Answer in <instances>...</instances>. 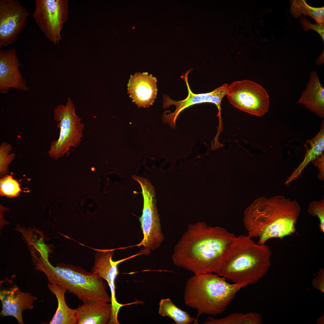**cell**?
Returning <instances> with one entry per match:
<instances>
[{
    "mask_svg": "<svg viewBox=\"0 0 324 324\" xmlns=\"http://www.w3.org/2000/svg\"><path fill=\"white\" fill-rule=\"evenodd\" d=\"M236 236L224 228L209 226L204 222L190 224L175 246L172 260L195 275L217 274Z\"/></svg>",
    "mask_w": 324,
    "mask_h": 324,
    "instance_id": "cell-1",
    "label": "cell"
},
{
    "mask_svg": "<svg viewBox=\"0 0 324 324\" xmlns=\"http://www.w3.org/2000/svg\"><path fill=\"white\" fill-rule=\"evenodd\" d=\"M301 210L296 201L282 196L258 199L245 212L243 221L248 236L258 238L257 244L263 245L270 239L291 235Z\"/></svg>",
    "mask_w": 324,
    "mask_h": 324,
    "instance_id": "cell-2",
    "label": "cell"
},
{
    "mask_svg": "<svg viewBox=\"0 0 324 324\" xmlns=\"http://www.w3.org/2000/svg\"><path fill=\"white\" fill-rule=\"evenodd\" d=\"M271 254L268 245L256 243L248 236H236L217 274L235 284L256 283L267 273Z\"/></svg>",
    "mask_w": 324,
    "mask_h": 324,
    "instance_id": "cell-3",
    "label": "cell"
},
{
    "mask_svg": "<svg viewBox=\"0 0 324 324\" xmlns=\"http://www.w3.org/2000/svg\"><path fill=\"white\" fill-rule=\"evenodd\" d=\"M226 279L209 272L194 275L187 280L183 298L185 303L196 309L198 317L201 314L216 315L223 313L244 284H231Z\"/></svg>",
    "mask_w": 324,
    "mask_h": 324,
    "instance_id": "cell-4",
    "label": "cell"
},
{
    "mask_svg": "<svg viewBox=\"0 0 324 324\" xmlns=\"http://www.w3.org/2000/svg\"><path fill=\"white\" fill-rule=\"evenodd\" d=\"M39 270L45 273L50 283L61 285L83 303L99 300L111 303V297L106 291V284L102 278L92 272L65 264L54 267L46 262L40 265Z\"/></svg>",
    "mask_w": 324,
    "mask_h": 324,
    "instance_id": "cell-5",
    "label": "cell"
},
{
    "mask_svg": "<svg viewBox=\"0 0 324 324\" xmlns=\"http://www.w3.org/2000/svg\"><path fill=\"white\" fill-rule=\"evenodd\" d=\"M54 118L60 129L58 138L51 142L48 151L51 158L58 159L66 154L68 155L70 147L77 146L83 136L84 124L75 113V108L70 98L66 104L58 105L54 109Z\"/></svg>",
    "mask_w": 324,
    "mask_h": 324,
    "instance_id": "cell-6",
    "label": "cell"
},
{
    "mask_svg": "<svg viewBox=\"0 0 324 324\" xmlns=\"http://www.w3.org/2000/svg\"><path fill=\"white\" fill-rule=\"evenodd\" d=\"M132 178L140 184L143 199L142 214L139 218L143 238L136 246L154 250L160 245L164 239L156 207L155 189L147 178L136 175Z\"/></svg>",
    "mask_w": 324,
    "mask_h": 324,
    "instance_id": "cell-7",
    "label": "cell"
},
{
    "mask_svg": "<svg viewBox=\"0 0 324 324\" xmlns=\"http://www.w3.org/2000/svg\"><path fill=\"white\" fill-rule=\"evenodd\" d=\"M226 95L232 105L252 115L261 117L268 110L269 98L266 91L253 81L245 80L228 85Z\"/></svg>",
    "mask_w": 324,
    "mask_h": 324,
    "instance_id": "cell-8",
    "label": "cell"
},
{
    "mask_svg": "<svg viewBox=\"0 0 324 324\" xmlns=\"http://www.w3.org/2000/svg\"><path fill=\"white\" fill-rule=\"evenodd\" d=\"M33 17L40 30L54 44L62 40L61 33L68 19V0H35Z\"/></svg>",
    "mask_w": 324,
    "mask_h": 324,
    "instance_id": "cell-9",
    "label": "cell"
},
{
    "mask_svg": "<svg viewBox=\"0 0 324 324\" xmlns=\"http://www.w3.org/2000/svg\"><path fill=\"white\" fill-rule=\"evenodd\" d=\"M190 72V71L187 72L184 76L188 91V96L186 98L182 100L176 101L172 99L168 95H163L164 108H169L172 105H174L176 107L173 112L167 110L164 112L162 116L163 122L167 124L172 128H176V119L182 111L191 106L198 104L210 103L214 104L218 108V116L220 120L221 102L222 98L226 95L228 84L225 83L209 92L195 94L190 89L188 82V75Z\"/></svg>",
    "mask_w": 324,
    "mask_h": 324,
    "instance_id": "cell-10",
    "label": "cell"
},
{
    "mask_svg": "<svg viewBox=\"0 0 324 324\" xmlns=\"http://www.w3.org/2000/svg\"><path fill=\"white\" fill-rule=\"evenodd\" d=\"M29 15L19 1L0 0V48L11 45L17 40Z\"/></svg>",
    "mask_w": 324,
    "mask_h": 324,
    "instance_id": "cell-11",
    "label": "cell"
},
{
    "mask_svg": "<svg viewBox=\"0 0 324 324\" xmlns=\"http://www.w3.org/2000/svg\"><path fill=\"white\" fill-rule=\"evenodd\" d=\"M95 250L97 252L95 254L94 265L92 268V272L107 282L111 294L112 316L116 318L120 308L124 305L119 303L116 300L115 297V281L118 274V265L122 262L142 254V253L140 252L126 258L114 261L112 260V258L114 254V249Z\"/></svg>",
    "mask_w": 324,
    "mask_h": 324,
    "instance_id": "cell-12",
    "label": "cell"
},
{
    "mask_svg": "<svg viewBox=\"0 0 324 324\" xmlns=\"http://www.w3.org/2000/svg\"><path fill=\"white\" fill-rule=\"evenodd\" d=\"M21 66L14 47L0 50V92H9L11 88L28 91L26 79L19 70Z\"/></svg>",
    "mask_w": 324,
    "mask_h": 324,
    "instance_id": "cell-13",
    "label": "cell"
},
{
    "mask_svg": "<svg viewBox=\"0 0 324 324\" xmlns=\"http://www.w3.org/2000/svg\"><path fill=\"white\" fill-rule=\"evenodd\" d=\"M157 82L156 78L147 72L131 75L128 93L139 108H147L153 104L157 94Z\"/></svg>",
    "mask_w": 324,
    "mask_h": 324,
    "instance_id": "cell-14",
    "label": "cell"
},
{
    "mask_svg": "<svg viewBox=\"0 0 324 324\" xmlns=\"http://www.w3.org/2000/svg\"><path fill=\"white\" fill-rule=\"evenodd\" d=\"M0 299L2 304L1 315L13 316L19 324H23V311L32 309L34 302L37 299L30 293L22 292L18 287L1 291Z\"/></svg>",
    "mask_w": 324,
    "mask_h": 324,
    "instance_id": "cell-15",
    "label": "cell"
},
{
    "mask_svg": "<svg viewBox=\"0 0 324 324\" xmlns=\"http://www.w3.org/2000/svg\"><path fill=\"white\" fill-rule=\"evenodd\" d=\"M77 324H106L111 318V303L102 301L83 303L76 308Z\"/></svg>",
    "mask_w": 324,
    "mask_h": 324,
    "instance_id": "cell-16",
    "label": "cell"
},
{
    "mask_svg": "<svg viewBox=\"0 0 324 324\" xmlns=\"http://www.w3.org/2000/svg\"><path fill=\"white\" fill-rule=\"evenodd\" d=\"M298 103L321 118L324 117V88L315 71L311 72L306 89L302 93Z\"/></svg>",
    "mask_w": 324,
    "mask_h": 324,
    "instance_id": "cell-17",
    "label": "cell"
},
{
    "mask_svg": "<svg viewBox=\"0 0 324 324\" xmlns=\"http://www.w3.org/2000/svg\"><path fill=\"white\" fill-rule=\"evenodd\" d=\"M50 291L57 300L58 307L50 324H77L78 323L76 309H71L67 305L65 294L67 290L59 284L50 283L48 285Z\"/></svg>",
    "mask_w": 324,
    "mask_h": 324,
    "instance_id": "cell-18",
    "label": "cell"
},
{
    "mask_svg": "<svg viewBox=\"0 0 324 324\" xmlns=\"http://www.w3.org/2000/svg\"><path fill=\"white\" fill-rule=\"evenodd\" d=\"M309 147L304 159L298 167L287 178L285 184H287L297 178L307 165L322 154L324 150V124L322 122L321 129L316 135L307 141Z\"/></svg>",
    "mask_w": 324,
    "mask_h": 324,
    "instance_id": "cell-19",
    "label": "cell"
},
{
    "mask_svg": "<svg viewBox=\"0 0 324 324\" xmlns=\"http://www.w3.org/2000/svg\"><path fill=\"white\" fill-rule=\"evenodd\" d=\"M158 314L163 316H167L173 320L176 324H188L194 322L196 324V319L192 317L187 311L177 307L169 298L163 299L159 303Z\"/></svg>",
    "mask_w": 324,
    "mask_h": 324,
    "instance_id": "cell-20",
    "label": "cell"
},
{
    "mask_svg": "<svg viewBox=\"0 0 324 324\" xmlns=\"http://www.w3.org/2000/svg\"><path fill=\"white\" fill-rule=\"evenodd\" d=\"M262 323L261 315L256 313H236L229 314L220 319L210 317L203 323L204 324H260Z\"/></svg>",
    "mask_w": 324,
    "mask_h": 324,
    "instance_id": "cell-21",
    "label": "cell"
},
{
    "mask_svg": "<svg viewBox=\"0 0 324 324\" xmlns=\"http://www.w3.org/2000/svg\"><path fill=\"white\" fill-rule=\"evenodd\" d=\"M290 12L293 16L297 18L301 15H308L319 25L324 26V8H314L309 6L304 0L291 1Z\"/></svg>",
    "mask_w": 324,
    "mask_h": 324,
    "instance_id": "cell-22",
    "label": "cell"
},
{
    "mask_svg": "<svg viewBox=\"0 0 324 324\" xmlns=\"http://www.w3.org/2000/svg\"><path fill=\"white\" fill-rule=\"evenodd\" d=\"M21 189L18 182L10 175H7L0 180V195L2 196L14 197L20 194Z\"/></svg>",
    "mask_w": 324,
    "mask_h": 324,
    "instance_id": "cell-23",
    "label": "cell"
},
{
    "mask_svg": "<svg viewBox=\"0 0 324 324\" xmlns=\"http://www.w3.org/2000/svg\"><path fill=\"white\" fill-rule=\"evenodd\" d=\"M11 144L6 142H2L0 146V174L1 176L8 172L9 165L14 158V153L9 154L12 150Z\"/></svg>",
    "mask_w": 324,
    "mask_h": 324,
    "instance_id": "cell-24",
    "label": "cell"
},
{
    "mask_svg": "<svg viewBox=\"0 0 324 324\" xmlns=\"http://www.w3.org/2000/svg\"><path fill=\"white\" fill-rule=\"evenodd\" d=\"M308 212L313 216H317L319 219L320 230L324 232V201L322 199L320 201H313L310 202L308 209Z\"/></svg>",
    "mask_w": 324,
    "mask_h": 324,
    "instance_id": "cell-25",
    "label": "cell"
},
{
    "mask_svg": "<svg viewBox=\"0 0 324 324\" xmlns=\"http://www.w3.org/2000/svg\"><path fill=\"white\" fill-rule=\"evenodd\" d=\"M300 20L301 23L303 25L304 31H307L310 29L314 30L321 35L323 40H324V27L317 23L316 24H312L308 19L302 16H300Z\"/></svg>",
    "mask_w": 324,
    "mask_h": 324,
    "instance_id": "cell-26",
    "label": "cell"
},
{
    "mask_svg": "<svg viewBox=\"0 0 324 324\" xmlns=\"http://www.w3.org/2000/svg\"><path fill=\"white\" fill-rule=\"evenodd\" d=\"M312 285L314 288L324 292V270L323 268H321L317 274H316L315 278L312 280Z\"/></svg>",
    "mask_w": 324,
    "mask_h": 324,
    "instance_id": "cell-27",
    "label": "cell"
},
{
    "mask_svg": "<svg viewBox=\"0 0 324 324\" xmlns=\"http://www.w3.org/2000/svg\"><path fill=\"white\" fill-rule=\"evenodd\" d=\"M324 157L323 154H322L313 161L314 164L319 168L322 176L324 175Z\"/></svg>",
    "mask_w": 324,
    "mask_h": 324,
    "instance_id": "cell-28",
    "label": "cell"
},
{
    "mask_svg": "<svg viewBox=\"0 0 324 324\" xmlns=\"http://www.w3.org/2000/svg\"><path fill=\"white\" fill-rule=\"evenodd\" d=\"M324 62V52L318 58L316 62V63L318 65H321Z\"/></svg>",
    "mask_w": 324,
    "mask_h": 324,
    "instance_id": "cell-29",
    "label": "cell"
},
{
    "mask_svg": "<svg viewBox=\"0 0 324 324\" xmlns=\"http://www.w3.org/2000/svg\"><path fill=\"white\" fill-rule=\"evenodd\" d=\"M324 315L322 316L320 318L318 319L317 321V324H324Z\"/></svg>",
    "mask_w": 324,
    "mask_h": 324,
    "instance_id": "cell-30",
    "label": "cell"
}]
</instances>
